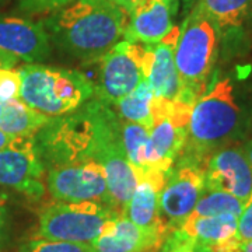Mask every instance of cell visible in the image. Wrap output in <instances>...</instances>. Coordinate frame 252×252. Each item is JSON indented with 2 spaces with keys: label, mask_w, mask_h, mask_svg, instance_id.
<instances>
[{
  "label": "cell",
  "mask_w": 252,
  "mask_h": 252,
  "mask_svg": "<svg viewBox=\"0 0 252 252\" xmlns=\"http://www.w3.org/2000/svg\"><path fill=\"white\" fill-rule=\"evenodd\" d=\"M162 185L164 182L153 178L139 180L135 192L124 210V215L140 228L167 237V231L160 219L158 206Z\"/></svg>",
  "instance_id": "obj_18"
},
{
  "label": "cell",
  "mask_w": 252,
  "mask_h": 252,
  "mask_svg": "<svg viewBox=\"0 0 252 252\" xmlns=\"http://www.w3.org/2000/svg\"><path fill=\"white\" fill-rule=\"evenodd\" d=\"M114 1L117 3L121 9L125 11L126 14H130L139 4L143 3L144 0H114Z\"/></svg>",
  "instance_id": "obj_31"
},
{
  "label": "cell",
  "mask_w": 252,
  "mask_h": 252,
  "mask_svg": "<svg viewBox=\"0 0 252 252\" xmlns=\"http://www.w3.org/2000/svg\"><path fill=\"white\" fill-rule=\"evenodd\" d=\"M126 13L114 0H74L44 21L62 52L84 62L98 61L124 36Z\"/></svg>",
  "instance_id": "obj_2"
},
{
  "label": "cell",
  "mask_w": 252,
  "mask_h": 252,
  "mask_svg": "<svg viewBox=\"0 0 252 252\" xmlns=\"http://www.w3.org/2000/svg\"><path fill=\"white\" fill-rule=\"evenodd\" d=\"M74 0H18V9L26 14H46L59 11L72 4Z\"/></svg>",
  "instance_id": "obj_25"
},
{
  "label": "cell",
  "mask_w": 252,
  "mask_h": 252,
  "mask_svg": "<svg viewBox=\"0 0 252 252\" xmlns=\"http://www.w3.org/2000/svg\"><path fill=\"white\" fill-rule=\"evenodd\" d=\"M18 72L20 99L49 118L74 112L95 94L90 79L77 70L27 63Z\"/></svg>",
  "instance_id": "obj_4"
},
{
  "label": "cell",
  "mask_w": 252,
  "mask_h": 252,
  "mask_svg": "<svg viewBox=\"0 0 252 252\" xmlns=\"http://www.w3.org/2000/svg\"><path fill=\"white\" fill-rule=\"evenodd\" d=\"M158 252H195V244L188 237L174 230L164 238Z\"/></svg>",
  "instance_id": "obj_27"
},
{
  "label": "cell",
  "mask_w": 252,
  "mask_h": 252,
  "mask_svg": "<svg viewBox=\"0 0 252 252\" xmlns=\"http://www.w3.org/2000/svg\"><path fill=\"white\" fill-rule=\"evenodd\" d=\"M243 207V200L233 196L231 193L221 192V190H205V193L199 199L190 216L206 217L234 215V216L240 217Z\"/></svg>",
  "instance_id": "obj_23"
},
{
  "label": "cell",
  "mask_w": 252,
  "mask_h": 252,
  "mask_svg": "<svg viewBox=\"0 0 252 252\" xmlns=\"http://www.w3.org/2000/svg\"><path fill=\"white\" fill-rule=\"evenodd\" d=\"M206 161L182 153L160 190V219L167 235L177 230L193 212L206 190Z\"/></svg>",
  "instance_id": "obj_8"
},
{
  "label": "cell",
  "mask_w": 252,
  "mask_h": 252,
  "mask_svg": "<svg viewBox=\"0 0 252 252\" xmlns=\"http://www.w3.org/2000/svg\"><path fill=\"white\" fill-rule=\"evenodd\" d=\"M0 101H1V99H0Z\"/></svg>",
  "instance_id": "obj_37"
},
{
  "label": "cell",
  "mask_w": 252,
  "mask_h": 252,
  "mask_svg": "<svg viewBox=\"0 0 252 252\" xmlns=\"http://www.w3.org/2000/svg\"><path fill=\"white\" fill-rule=\"evenodd\" d=\"M177 231L192 240L199 251L240 252L241 240L238 237V216L234 215L189 216Z\"/></svg>",
  "instance_id": "obj_15"
},
{
  "label": "cell",
  "mask_w": 252,
  "mask_h": 252,
  "mask_svg": "<svg viewBox=\"0 0 252 252\" xmlns=\"http://www.w3.org/2000/svg\"><path fill=\"white\" fill-rule=\"evenodd\" d=\"M195 252H205V251H199V250H196V248H195Z\"/></svg>",
  "instance_id": "obj_36"
},
{
  "label": "cell",
  "mask_w": 252,
  "mask_h": 252,
  "mask_svg": "<svg viewBox=\"0 0 252 252\" xmlns=\"http://www.w3.org/2000/svg\"><path fill=\"white\" fill-rule=\"evenodd\" d=\"M175 44L161 41L154 45H146L144 74L150 84L157 102H177L181 99L196 101L181 80L174 59Z\"/></svg>",
  "instance_id": "obj_14"
},
{
  "label": "cell",
  "mask_w": 252,
  "mask_h": 252,
  "mask_svg": "<svg viewBox=\"0 0 252 252\" xmlns=\"http://www.w3.org/2000/svg\"><path fill=\"white\" fill-rule=\"evenodd\" d=\"M118 212L98 202H56L41 209L35 237L90 245Z\"/></svg>",
  "instance_id": "obj_7"
},
{
  "label": "cell",
  "mask_w": 252,
  "mask_h": 252,
  "mask_svg": "<svg viewBox=\"0 0 252 252\" xmlns=\"http://www.w3.org/2000/svg\"><path fill=\"white\" fill-rule=\"evenodd\" d=\"M198 4L216 21L221 31H233L243 26L252 0H198Z\"/></svg>",
  "instance_id": "obj_22"
},
{
  "label": "cell",
  "mask_w": 252,
  "mask_h": 252,
  "mask_svg": "<svg viewBox=\"0 0 252 252\" xmlns=\"http://www.w3.org/2000/svg\"><path fill=\"white\" fill-rule=\"evenodd\" d=\"M243 109L230 77H217L196 99L188 125V139L182 153L207 161L209 156L225 147L240 135Z\"/></svg>",
  "instance_id": "obj_3"
},
{
  "label": "cell",
  "mask_w": 252,
  "mask_h": 252,
  "mask_svg": "<svg viewBox=\"0 0 252 252\" xmlns=\"http://www.w3.org/2000/svg\"><path fill=\"white\" fill-rule=\"evenodd\" d=\"M20 59H17L16 56L7 54L4 51L0 49V70L3 69H14L17 66V63Z\"/></svg>",
  "instance_id": "obj_30"
},
{
  "label": "cell",
  "mask_w": 252,
  "mask_h": 252,
  "mask_svg": "<svg viewBox=\"0 0 252 252\" xmlns=\"http://www.w3.org/2000/svg\"><path fill=\"white\" fill-rule=\"evenodd\" d=\"M51 118L28 107L21 99L0 101V130L14 137L35 136Z\"/></svg>",
  "instance_id": "obj_19"
},
{
  "label": "cell",
  "mask_w": 252,
  "mask_h": 252,
  "mask_svg": "<svg viewBox=\"0 0 252 252\" xmlns=\"http://www.w3.org/2000/svg\"><path fill=\"white\" fill-rule=\"evenodd\" d=\"M45 185L56 202H98L114 209L105 172L98 162H76L49 168Z\"/></svg>",
  "instance_id": "obj_11"
},
{
  "label": "cell",
  "mask_w": 252,
  "mask_h": 252,
  "mask_svg": "<svg viewBox=\"0 0 252 252\" xmlns=\"http://www.w3.org/2000/svg\"><path fill=\"white\" fill-rule=\"evenodd\" d=\"M158 250H160V248H157V250H152V251H149V252H158Z\"/></svg>",
  "instance_id": "obj_35"
},
{
  "label": "cell",
  "mask_w": 252,
  "mask_h": 252,
  "mask_svg": "<svg viewBox=\"0 0 252 252\" xmlns=\"http://www.w3.org/2000/svg\"><path fill=\"white\" fill-rule=\"evenodd\" d=\"M21 90V77L18 69H3L0 70V99L9 101V99L20 98Z\"/></svg>",
  "instance_id": "obj_26"
},
{
  "label": "cell",
  "mask_w": 252,
  "mask_h": 252,
  "mask_svg": "<svg viewBox=\"0 0 252 252\" xmlns=\"http://www.w3.org/2000/svg\"><path fill=\"white\" fill-rule=\"evenodd\" d=\"M150 129L140 124L122 121V143L126 158L133 168L137 180L147 177V160L146 150L149 142Z\"/></svg>",
  "instance_id": "obj_21"
},
{
  "label": "cell",
  "mask_w": 252,
  "mask_h": 252,
  "mask_svg": "<svg viewBox=\"0 0 252 252\" xmlns=\"http://www.w3.org/2000/svg\"><path fill=\"white\" fill-rule=\"evenodd\" d=\"M46 168L34 136L14 137L0 149V187L32 199L45 195Z\"/></svg>",
  "instance_id": "obj_10"
},
{
  "label": "cell",
  "mask_w": 252,
  "mask_h": 252,
  "mask_svg": "<svg viewBox=\"0 0 252 252\" xmlns=\"http://www.w3.org/2000/svg\"><path fill=\"white\" fill-rule=\"evenodd\" d=\"M46 170L84 161H101L122 142V119L101 99L91 98L67 115L49 119L35 136Z\"/></svg>",
  "instance_id": "obj_1"
},
{
  "label": "cell",
  "mask_w": 252,
  "mask_h": 252,
  "mask_svg": "<svg viewBox=\"0 0 252 252\" xmlns=\"http://www.w3.org/2000/svg\"><path fill=\"white\" fill-rule=\"evenodd\" d=\"M112 105H115L118 117L122 121L140 124L149 129L153 127L156 97L146 77L130 94H127L126 97L121 98Z\"/></svg>",
  "instance_id": "obj_20"
},
{
  "label": "cell",
  "mask_w": 252,
  "mask_h": 252,
  "mask_svg": "<svg viewBox=\"0 0 252 252\" xmlns=\"http://www.w3.org/2000/svg\"><path fill=\"white\" fill-rule=\"evenodd\" d=\"M10 198L6 192L0 190V244L7 240L10 231Z\"/></svg>",
  "instance_id": "obj_29"
},
{
  "label": "cell",
  "mask_w": 252,
  "mask_h": 252,
  "mask_svg": "<svg viewBox=\"0 0 252 252\" xmlns=\"http://www.w3.org/2000/svg\"><path fill=\"white\" fill-rule=\"evenodd\" d=\"M20 252H93L87 244L67 243L34 237L20 247Z\"/></svg>",
  "instance_id": "obj_24"
},
{
  "label": "cell",
  "mask_w": 252,
  "mask_h": 252,
  "mask_svg": "<svg viewBox=\"0 0 252 252\" xmlns=\"http://www.w3.org/2000/svg\"><path fill=\"white\" fill-rule=\"evenodd\" d=\"M240 252H252V241H245V243H241Z\"/></svg>",
  "instance_id": "obj_34"
},
{
  "label": "cell",
  "mask_w": 252,
  "mask_h": 252,
  "mask_svg": "<svg viewBox=\"0 0 252 252\" xmlns=\"http://www.w3.org/2000/svg\"><path fill=\"white\" fill-rule=\"evenodd\" d=\"M13 139H14V136H10L7 135V133H4V132H1V130H0V149H3L4 146H7Z\"/></svg>",
  "instance_id": "obj_32"
},
{
  "label": "cell",
  "mask_w": 252,
  "mask_h": 252,
  "mask_svg": "<svg viewBox=\"0 0 252 252\" xmlns=\"http://www.w3.org/2000/svg\"><path fill=\"white\" fill-rule=\"evenodd\" d=\"M238 237L241 243L252 241V192L244 202L243 212L238 217Z\"/></svg>",
  "instance_id": "obj_28"
},
{
  "label": "cell",
  "mask_w": 252,
  "mask_h": 252,
  "mask_svg": "<svg viewBox=\"0 0 252 252\" xmlns=\"http://www.w3.org/2000/svg\"><path fill=\"white\" fill-rule=\"evenodd\" d=\"M0 49L27 63L51 55V38L44 21L0 16Z\"/></svg>",
  "instance_id": "obj_13"
},
{
  "label": "cell",
  "mask_w": 252,
  "mask_h": 252,
  "mask_svg": "<svg viewBox=\"0 0 252 252\" xmlns=\"http://www.w3.org/2000/svg\"><path fill=\"white\" fill-rule=\"evenodd\" d=\"M244 153H245L247 158H248V161L251 162V165H252V139L248 142V143L245 144V147H244Z\"/></svg>",
  "instance_id": "obj_33"
},
{
  "label": "cell",
  "mask_w": 252,
  "mask_h": 252,
  "mask_svg": "<svg viewBox=\"0 0 252 252\" xmlns=\"http://www.w3.org/2000/svg\"><path fill=\"white\" fill-rule=\"evenodd\" d=\"M221 30L198 3L180 27L174 59L185 89L200 97L216 66Z\"/></svg>",
  "instance_id": "obj_5"
},
{
  "label": "cell",
  "mask_w": 252,
  "mask_h": 252,
  "mask_svg": "<svg viewBox=\"0 0 252 252\" xmlns=\"http://www.w3.org/2000/svg\"><path fill=\"white\" fill-rule=\"evenodd\" d=\"M195 102L192 99H181L177 102L156 101L154 125L150 129L146 150V178L165 182L185 149L189 118Z\"/></svg>",
  "instance_id": "obj_6"
},
{
  "label": "cell",
  "mask_w": 252,
  "mask_h": 252,
  "mask_svg": "<svg viewBox=\"0 0 252 252\" xmlns=\"http://www.w3.org/2000/svg\"><path fill=\"white\" fill-rule=\"evenodd\" d=\"M164 238L160 233L143 230L124 213H118L90 247L93 252H149L160 248Z\"/></svg>",
  "instance_id": "obj_17"
},
{
  "label": "cell",
  "mask_w": 252,
  "mask_h": 252,
  "mask_svg": "<svg viewBox=\"0 0 252 252\" xmlns=\"http://www.w3.org/2000/svg\"><path fill=\"white\" fill-rule=\"evenodd\" d=\"M206 190H221L245 202L252 192V165L244 149L225 146L209 156L205 165Z\"/></svg>",
  "instance_id": "obj_12"
},
{
  "label": "cell",
  "mask_w": 252,
  "mask_h": 252,
  "mask_svg": "<svg viewBox=\"0 0 252 252\" xmlns=\"http://www.w3.org/2000/svg\"><path fill=\"white\" fill-rule=\"evenodd\" d=\"M177 0H144L129 16L124 38L127 42L154 45L164 41L174 28Z\"/></svg>",
  "instance_id": "obj_16"
},
{
  "label": "cell",
  "mask_w": 252,
  "mask_h": 252,
  "mask_svg": "<svg viewBox=\"0 0 252 252\" xmlns=\"http://www.w3.org/2000/svg\"><path fill=\"white\" fill-rule=\"evenodd\" d=\"M146 45L122 41L99 58L97 98L109 105L130 94L146 77Z\"/></svg>",
  "instance_id": "obj_9"
}]
</instances>
